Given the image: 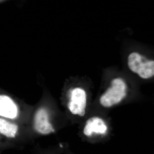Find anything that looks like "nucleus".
Segmentation results:
<instances>
[{"mask_svg": "<svg viewBox=\"0 0 154 154\" xmlns=\"http://www.w3.org/2000/svg\"><path fill=\"white\" fill-rule=\"evenodd\" d=\"M128 64L131 71L137 74L142 79H149L154 76V61L147 60L137 53L133 52L129 54Z\"/></svg>", "mask_w": 154, "mask_h": 154, "instance_id": "1", "label": "nucleus"}, {"mask_svg": "<svg viewBox=\"0 0 154 154\" xmlns=\"http://www.w3.org/2000/svg\"><path fill=\"white\" fill-rule=\"evenodd\" d=\"M111 84V87L100 98V103L104 107H110L117 104L126 96V85L123 80L114 79Z\"/></svg>", "mask_w": 154, "mask_h": 154, "instance_id": "2", "label": "nucleus"}, {"mask_svg": "<svg viewBox=\"0 0 154 154\" xmlns=\"http://www.w3.org/2000/svg\"><path fill=\"white\" fill-rule=\"evenodd\" d=\"M70 101L68 107L72 114L83 116L85 113L87 98L85 91L82 88H74L71 91Z\"/></svg>", "mask_w": 154, "mask_h": 154, "instance_id": "3", "label": "nucleus"}, {"mask_svg": "<svg viewBox=\"0 0 154 154\" xmlns=\"http://www.w3.org/2000/svg\"><path fill=\"white\" fill-rule=\"evenodd\" d=\"M34 128L36 131L42 134H48L54 130L50 123L47 110L44 108L38 109L34 118Z\"/></svg>", "mask_w": 154, "mask_h": 154, "instance_id": "4", "label": "nucleus"}, {"mask_svg": "<svg viewBox=\"0 0 154 154\" xmlns=\"http://www.w3.org/2000/svg\"><path fill=\"white\" fill-rule=\"evenodd\" d=\"M18 115V107L9 96L0 95V116L14 119Z\"/></svg>", "mask_w": 154, "mask_h": 154, "instance_id": "5", "label": "nucleus"}, {"mask_svg": "<svg viewBox=\"0 0 154 154\" xmlns=\"http://www.w3.org/2000/svg\"><path fill=\"white\" fill-rule=\"evenodd\" d=\"M107 127L102 119L99 117H92L88 119L84 130V134L90 136L93 132L99 134H105Z\"/></svg>", "mask_w": 154, "mask_h": 154, "instance_id": "6", "label": "nucleus"}, {"mask_svg": "<svg viewBox=\"0 0 154 154\" xmlns=\"http://www.w3.org/2000/svg\"><path fill=\"white\" fill-rule=\"evenodd\" d=\"M18 128L17 125L0 118V133L6 137L12 138L15 137Z\"/></svg>", "mask_w": 154, "mask_h": 154, "instance_id": "7", "label": "nucleus"}, {"mask_svg": "<svg viewBox=\"0 0 154 154\" xmlns=\"http://www.w3.org/2000/svg\"><path fill=\"white\" fill-rule=\"evenodd\" d=\"M6 1V0H0V2H4V1Z\"/></svg>", "mask_w": 154, "mask_h": 154, "instance_id": "8", "label": "nucleus"}]
</instances>
